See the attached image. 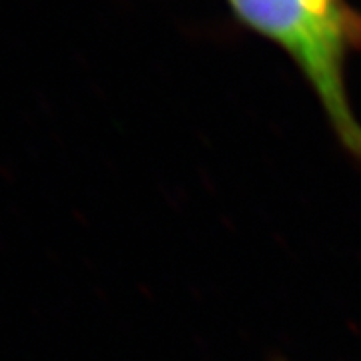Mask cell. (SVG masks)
<instances>
[{
    "label": "cell",
    "mask_w": 361,
    "mask_h": 361,
    "mask_svg": "<svg viewBox=\"0 0 361 361\" xmlns=\"http://www.w3.org/2000/svg\"><path fill=\"white\" fill-rule=\"evenodd\" d=\"M235 16L279 44L315 90L351 155L361 161V125L345 87L349 54L361 47V16L348 0H229Z\"/></svg>",
    "instance_id": "6da1fadb"
}]
</instances>
